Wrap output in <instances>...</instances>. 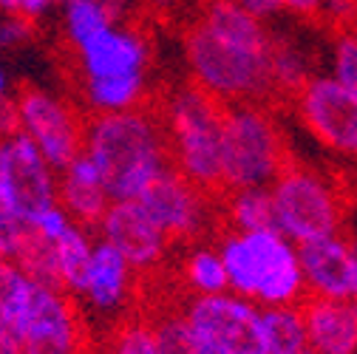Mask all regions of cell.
Instances as JSON below:
<instances>
[{"label":"cell","mask_w":357,"mask_h":354,"mask_svg":"<svg viewBox=\"0 0 357 354\" xmlns=\"http://www.w3.org/2000/svg\"><path fill=\"white\" fill-rule=\"evenodd\" d=\"M182 312L196 340L213 354H270L261 309L233 292L185 298Z\"/></svg>","instance_id":"obj_8"},{"label":"cell","mask_w":357,"mask_h":354,"mask_svg":"<svg viewBox=\"0 0 357 354\" xmlns=\"http://www.w3.org/2000/svg\"><path fill=\"white\" fill-rule=\"evenodd\" d=\"M270 193L275 204L278 230L295 247L346 233V190L312 164L292 159L270 187Z\"/></svg>","instance_id":"obj_6"},{"label":"cell","mask_w":357,"mask_h":354,"mask_svg":"<svg viewBox=\"0 0 357 354\" xmlns=\"http://www.w3.org/2000/svg\"><path fill=\"white\" fill-rule=\"evenodd\" d=\"M54 255H57L60 286L68 295H82L85 278H88V267H91V255H94L91 230H85L79 224H71L68 233L54 244Z\"/></svg>","instance_id":"obj_24"},{"label":"cell","mask_w":357,"mask_h":354,"mask_svg":"<svg viewBox=\"0 0 357 354\" xmlns=\"http://www.w3.org/2000/svg\"><path fill=\"white\" fill-rule=\"evenodd\" d=\"M57 201L68 213L74 224L85 230H100L102 218L111 207V199L105 193V185L100 179V170L85 153H79L57 182Z\"/></svg>","instance_id":"obj_17"},{"label":"cell","mask_w":357,"mask_h":354,"mask_svg":"<svg viewBox=\"0 0 357 354\" xmlns=\"http://www.w3.org/2000/svg\"><path fill=\"white\" fill-rule=\"evenodd\" d=\"M196 17L215 37L233 43V46L252 49V52L273 49V34L266 31V26L258 17H252L250 12H244L236 0H213V3H204Z\"/></svg>","instance_id":"obj_20"},{"label":"cell","mask_w":357,"mask_h":354,"mask_svg":"<svg viewBox=\"0 0 357 354\" xmlns=\"http://www.w3.org/2000/svg\"><path fill=\"white\" fill-rule=\"evenodd\" d=\"M0 199L26 224L57 201L54 167L26 134L0 139Z\"/></svg>","instance_id":"obj_11"},{"label":"cell","mask_w":357,"mask_h":354,"mask_svg":"<svg viewBox=\"0 0 357 354\" xmlns=\"http://www.w3.org/2000/svg\"><path fill=\"white\" fill-rule=\"evenodd\" d=\"M82 153L100 170L111 201H137L170 167L156 102L119 114H94L85 122Z\"/></svg>","instance_id":"obj_1"},{"label":"cell","mask_w":357,"mask_h":354,"mask_svg":"<svg viewBox=\"0 0 357 354\" xmlns=\"http://www.w3.org/2000/svg\"><path fill=\"white\" fill-rule=\"evenodd\" d=\"M225 233H270L278 230L270 187L233 190L218 201ZM281 233V230H278Z\"/></svg>","instance_id":"obj_21"},{"label":"cell","mask_w":357,"mask_h":354,"mask_svg":"<svg viewBox=\"0 0 357 354\" xmlns=\"http://www.w3.org/2000/svg\"><path fill=\"white\" fill-rule=\"evenodd\" d=\"M199 3H202V6H204V3H213V0H199Z\"/></svg>","instance_id":"obj_38"},{"label":"cell","mask_w":357,"mask_h":354,"mask_svg":"<svg viewBox=\"0 0 357 354\" xmlns=\"http://www.w3.org/2000/svg\"><path fill=\"white\" fill-rule=\"evenodd\" d=\"M287 134L266 105H225L221 116V173L225 190L273 187L292 162Z\"/></svg>","instance_id":"obj_5"},{"label":"cell","mask_w":357,"mask_h":354,"mask_svg":"<svg viewBox=\"0 0 357 354\" xmlns=\"http://www.w3.org/2000/svg\"><path fill=\"white\" fill-rule=\"evenodd\" d=\"M182 49L190 82L221 105H281L273 79V49L252 52L233 46L215 37L199 17L182 29Z\"/></svg>","instance_id":"obj_3"},{"label":"cell","mask_w":357,"mask_h":354,"mask_svg":"<svg viewBox=\"0 0 357 354\" xmlns=\"http://www.w3.org/2000/svg\"><path fill=\"white\" fill-rule=\"evenodd\" d=\"M306 298L354 300V238L346 233L298 247Z\"/></svg>","instance_id":"obj_14"},{"label":"cell","mask_w":357,"mask_h":354,"mask_svg":"<svg viewBox=\"0 0 357 354\" xmlns=\"http://www.w3.org/2000/svg\"><path fill=\"white\" fill-rule=\"evenodd\" d=\"M108 354H159L153 323L145 312L125 318L114 332L108 343Z\"/></svg>","instance_id":"obj_27"},{"label":"cell","mask_w":357,"mask_h":354,"mask_svg":"<svg viewBox=\"0 0 357 354\" xmlns=\"http://www.w3.org/2000/svg\"><path fill=\"white\" fill-rule=\"evenodd\" d=\"M6 88H9V82H6V74H3V68H0V100L6 97Z\"/></svg>","instance_id":"obj_35"},{"label":"cell","mask_w":357,"mask_h":354,"mask_svg":"<svg viewBox=\"0 0 357 354\" xmlns=\"http://www.w3.org/2000/svg\"><path fill=\"white\" fill-rule=\"evenodd\" d=\"M351 15H354V23H351V29H357V0H351Z\"/></svg>","instance_id":"obj_37"},{"label":"cell","mask_w":357,"mask_h":354,"mask_svg":"<svg viewBox=\"0 0 357 354\" xmlns=\"http://www.w3.org/2000/svg\"><path fill=\"white\" fill-rule=\"evenodd\" d=\"M17 116L20 134H26L46 162L63 173L85 145V122L82 116L60 97L43 91L37 85H23L17 97Z\"/></svg>","instance_id":"obj_9"},{"label":"cell","mask_w":357,"mask_h":354,"mask_svg":"<svg viewBox=\"0 0 357 354\" xmlns=\"http://www.w3.org/2000/svg\"><path fill=\"white\" fill-rule=\"evenodd\" d=\"M79 60L82 79H122V77H145L148 46L142 34L130 29L108 26L100 34L88 37L74 49Z\"/></svg>","instance_id":"obj_15"},{"label":"cell","mask_w":357,"mask_h":354,"mask_svg":"<svg viewBox=\"0 0 357 354\" xmlns=\"http://www.w3.org/2000/svg\"><path fill=\"white\" fill-rule=\"evenodd\" d=\"M354 303H357V241H354Z\"/></svg>","instance_id":"obj_36"},{"label":"cell","mask_w":357,"mask_h":354,"mask_svg":"<svg viewBox=\"0 0 357 354\" xmlns=\"http://www.w3.org/2000/svg\"><path fill=\"white\" fill-rule=\"evenodd\" d=\"M133 275L137 272L128 267V261L108 241L100 238L94 244V255H91V267H88L82 298H88V303L94 309H100V312L116 309L119 303H125V298L133 286Z\"/></svg>","instance_id":"obj_18"},{"label":"cell","mask_w":357,"mask_h":354,"mask_svg":"<svg viewBox=\"0 0 357 354\" xmlns=\"http://www.w3.org/2000/svg\"><path fill=\"white\" fill-rule=\"evenodd\" d=\"M100 238L108 241L142 278L159 275L173 249L139 201H111L100 224Z\"/></svg>","instance_id":"obj_12"},{"label":"cell","mask_w":357,"mask_h":354,"mask_svg":"<svg viewBox=\"0 0 357 354\" xmlns=\"http://www.w3.org/2000/svg\"><path fill=\"white\" fill-rule=\"evenodd\" d=\"M188 295H170L167 300H153L159 306H153L151 312H145L153 323V332H156V343H159V354H213L210 348H204L185 312H182V300Z\"/></svg>","instance_id":"obj_23"},{"label":"cell","mask_w":357,"mask_h":354,"mask_svg":"<svg viewBox=\"0 0 357 354\" xmlns=\"http://www.w3.org/2000/svg\"><path fill=\"white\" fill-rule=\"evenodd\" d=\"M63 6H66V37L74 49L82 46L88 37L100 34L102 29L116 26L100 0H63Z\"/></svg>","instance_id":"obj_26"},{"label":"cell","mask_w":357,"mask_h":354,"mask_svg":"<svg viewBox=\"0 0 357 354\" xmlns=\"http://www.w3.org/2000/svg\"><path fill=\"white\" fill-rule=\"evenodd\" d=\"M34 34V23L15 15V17H6L3 23H0V46H20V43H26L29 37Z\"/></svg>","instance_id":"obj_31"},{"label":"cell","mask_w":357,"mask_h":354,"mask_svg":"<svg viewBox=\"0 0 357 354\" xmlns=\"http://www.w3.org/2000/svg\"><path fill=\"white\" fill-rule=\"evenodd\" d=\"M148 215L153 218V224L165 233V238L176 247H193L202 244L207 236L225 233L221 227V210L218 201L207 199L202 190H196L185 176H178L173 167H167L162 176H156L153 185L137 199Z\"/></svg>","instance_id":"obj_7"},{"label":"cell","mask_w":357,"mask_h":354,"mask_svg":"<svg viewBox=\"0 0 357 354\" xmlns=\"http://www.w3.org/2000/svg\"><path fill=\"white\" fill-rule=\"evenodd\" d=\"M23 354H85L79 312L66 289L34 281L23 329Z\"/></svg>","instance_id":"obj_13"},{"label":"cell","mask_w":357,"mask_h":354,"mask_svg":"<svg viewBox=\"0 0 357 354\" xmlns=\"http://www.w3.org/2000/svg\"><path fill=\"white\" fill-rule=\"evenodd\" d=\"M170 167L202 190L207 199L227 196L221 173V116L225 105L213 100L196 82H182L156 100Z\"/></svg>","instance_id":"obj_2"},{"label":"cell","mask_w":357,"mask_h":354,"mask_svg":"<svg viewBox=\"0 0 357 354\" xmlns=\"http://www.w3.org/2000/svg\"><path fill=\"white\" fill-rule=\"evenodd\" d=\"M71 224H74V221L68 218V213H66L60 204H54V207H49V210H43L40 215H34V218L29 221V230H31L37 238H43V241L57 244V241L68 233Z\"/></svg>","instance_id":"obj_29"},{"label":"cell","mask_w":357,"mask_h":354,"mask_svg":"<svg viewBox=\"0 0 357 354\" xmlns=\"http://www.w3.org/2000/svg\"><path fill=\"white\" fill-rule=\"evenodd\" d=\"M301 312L306 323L309 351L315 354H357V303L303 298Z\"/></svg>","instance_id":"obj_16"},{"label":"cell","mask_w":357,"mask_h":354,"mask_svg":"<svg viewBox=\"0 0 357 354\" xmlns=\"http://www.w3.org/2000/svg\"><path fill=\"white\" fill-rule=\"evenodd\" d=\"M176 289L188 298L230 292L227 270H225V261H221L218 249L210 244L188 247L182 255V263L176 270Z\"/></svg>","instance_id":"obj_22"},{"label":"cell","mask_w":357,"mask_h":354,"mask_svg":"<svg viewBox=\"0 0 357 354\" xmlns=\"http://www.w3.org/2000/svg\"><path fill=\"white\" fill-rule=\"evenodd\" d=\"M332 34L335 79L357 100V29H337Z\"/></svg>","instance_id":"obj_28"},{"label":"cell","mask_w":357,"mask_h":354,"mask_svg":"<svg viewBox=\"0 0 357 354\" xmlns=\"http://www.w3.org/2000/svg\"><path fill=\"white\" fill-rule=\"evenodd\" d=\"M34 281L12 261L0 263V354H23Z\"/></svg>","instance_id":"obj_19"},{"label":"cell","mask_w":357,"mask_h":354,"mask_svg":"<svg viewBox=\"0 0 357 354\" xmlns=\"http://www.w3.org/2000/svg\"><path fill=\"white\" fill-rule=\"evenodd\" d=\"M20 9H23V0H0V12H3L6 17L20 15Z\"/></svg>","instance_id":"obj_34"},{"label":"cell","mask_w":357,"mask_h":354,"mask_svg":"<svg viewBox=\"0 0 357 354\" xmlns=\"http://www.w3.org/2000/svg\"><path fill=\"white\" fill-rule=\"evenodd\" d=\"M236 3H238L244 12H250L252 17H258L261 23H264L266 17L284 12V9H281V0H236Z\"/></svg>","instance_id":"obj_33"},{"label":"cell","mask_w":357,"mask_h":354,"mask_svg":"<svg viewBox=\"0 0 357 354\" xmlns=\"http://www.w3.org/2000/svg\"><path fill=\"white\" fill-rule=\"evenodd\" d=\"M289 108L326 151L357 159V100L335 77L312 74L289 100Z\"/></svg>","instance_id":"obj_10"},{"label":"cell","mask_w":357,"mask_h":354,"mask_svg":"<svg viewBox=\"0 0 357 354\" xmlns=\"http://www.w3.org/2000/svg\"><path fill=\"white\" fill-rule=\"evenodd\" d=\"M261 321H264V337H266V351L270 354H303V351H309L301 303L298 306L261 309Z\"/></svg>","instance_id":"obj_25"},{"label":"cell","mask_w":357,"mask_h":354,"mask_svg":"<svg viewBox=\"0 0 357 354\" xmlns=\"http://www.w3.org/2000/svg\"><path fill=\"white\" fill-rule=\"evenodd\" d=\"M303 354H315V351H303Z\"/></svg>","instance_id":"obj_40"},{"label":"cell","mask_w":357,"mask_h":354,"mask_svg":"<svg viewBox=\"0 0 357 354\" xmlns=\"http://www.w3.org/2000/svg\"><path fill=\"white\" fill-rule=\"evenodd\" d=\"M215 249L225 261L233 295L264 309L298 306L306 298L298 247L284 233H221Z\"/></svg>","instance_id":"obj_4"},{"label":"cell","mask_w":357,"mask_h":354,"mask_svg":"<svg viewBox=\"0 0 357 354\" xmlns=\"http://www.w3.org/2000/svg\"><path fill=\"white\" fill-rule=\"evenodd\" d=\"M3 261H6V258H3V255H0V263H3Z\"/></svg>","instance_id":"obj_39"},{"label":"cell","mask_w":357,"mask_h":354,"mask_svg":"<svg viewBox=\"0 0 357 354\" xmlns=\"http://www.w3.org/2000/svg\"><path fill=\"white\" fill-rule=\"evenodd\" d=\"M15 134H20V116H17V105H15V100L3 97V100H0V139L15 137Z\"/></svg>","instance_id":"obj_32"},{"label":"cell","mask_w":357,"mask_h":354,"mask_svg":"<svg viewBox=\"0 0 357 354\" xmlns=\"http://www.w3.org/2000/svg\"><path fill=\"white\" fill-rule=\"evenodd\" d=\"M281 9L303 23H321L326 20V0H281Z\"/></svg>","instance_id":"obj_30"}]
</instances>
